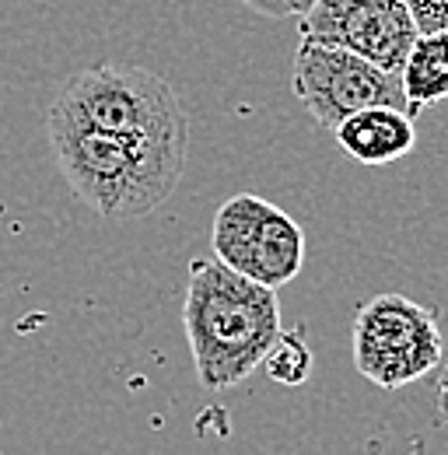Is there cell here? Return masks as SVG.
<instances>
[{
    "label": "cell",
    "instance_id": "1",
    "mask_svg": "<svg viewBox=\"0 0 448 455\" xmlns=\"http://www.w3.org/2000/svg\"><path fill=\"white\" fill-rule=\"evenodd\" d=\"M182 326L204 389L242 386L280 333L277 291L252 284L211 259H193Z\"/></svg>",
    "mask_w": 448,
    "mask_h": 455
},
{
    "label": "cell",
    "instance_id": "2",
    "mask_svg": "<svg viewBox=\"0 0 448 455\" xmlns=\"http://www.w3.org/2000/svg\"><path fill=\"white\" fill-rule=\"evenodd\" d=\"M46 126L67 186L109 221H133L158 211L186 169V148L144 144L56 116Z\"/></svg>",
    "mask_w": 448,
    "mask_h": 455
},
{
    "label": "cell",
    "instance_id": "3",
    "mask_svg": "<svg viewBox=\"0 0 448 455\" xmlns=\"http://www.w3.org/2000/svg\"><path fill=\"white\" fill-rule=\"evenodd\" d=\"M50 116L144 144L189 148V119L179 92L144 67L99 63L81 70L67 81Z\"/></svg>",
    "mask_w": 448,
    "mask_h": 455
},
{
    "label": "cell",
    "instance_id": "4",
    "mask_svg": "<svg viewBox=\"0 0 448 455\" xmlns=\"http://www.w3.org/2000/svg\"><path fill=\"white\" fill-rule=\"evenodd\" d=\"M354 368L379 389H403L438 368L445 340L438 315L406 294H375L354 312Z\"/></svg>",
    "mask_w": 448,
    "mask_h": 455
},
{
    "label": "cell",
    "instance_id": "5",
    "mask_svg": "<svg viewBox=\"0 0 448 455\" xmlns=\"http://www.w3.org/2000/svg\"><path fill=\"white\" fill-rule=\"evenodd\" d=\"M214 259L252 284L277 291L305 267V231L277 204L238 193L224 200L211 225Z\"/></svg>",
    "mask_w": 448,
    "mask_h": 455
},
{
    "label": "cell",
    "instance_id": "6",
    "mask_svg": "<svg viewBox=\"0 0 448 455\" xmlns=\"http://www.w3.org/2000/svg\"><path fill=\"white\" fill-rule=\"evenodd\" d=\"M291 92L305 106V113L326 130H336L347 116L364 109L406 113L399 74H386L347 50H330L316 43H298L291 67Z\"/></svg>",
    "mask_w": 448,
    "mask_h": 455
},
{
    "label": "cell",
    "instance_id": "7",
    "mask_svg": "<svg viewBox=\"0 0 448 455\" xmlns=\"http://www.w3.org/2000/svg\"><path fill=\"white\" fill-rule=\"evenodd\" d=\"M298 28L301 43L347 50L386 74L403 70V60L420 36L399 0H316L298 14Z\"/></svg>",
    "mask_w": 448,
    "mask_h": 455
},
{
    "label": "cell",
    "instance_id": "8",
    "mask_svg": "<svg viewBox=\"0 0 448 455\" xmlns=\"http://www.w3.org/2000/svg\"><path fill=\"white\" fill-rule=\"evenodd\" d=\"M343 155L357 165H389L413 151L417 126L403 109H364L347 116L333 130Z\"/></svg>",
    "mask_w": 448,
    "mask_h": 455
},
{
    "label": "cell",
    "instance_id": "9",
    "mask_svg": "<svg viewBox=\"0 0 448 455\" xmlns=\"http://www.w3.org/2000/svg\"><path fill=\"white\" fill-rule=\"evenodd\" d=\"M399 84H403V99H406V113L410 119L448 99V32L435 36H417V43L410 46V53L403 60L399 70Z\"/></svg>",
    "mask_w": 448,
    "mask_h": 455
},
{
    "label": "cell",
    "instance_id": "10",
    "mask_svg": "<svg viewBox=\"0 0 448 455\" xmlns=\"http://www.w3.org/2000/svg\"><path fill=\"white\" fill-rule=\"evenodd\" d=\"M260 364L270 375V382H277V386H287V389L305 386L316 368V354H312L305 330H280Z\"/></svg>",
    "mask_w": 448,
    "mask_h": 455
},
{
    "label": "cell",
    "instance_id": "11",
    "mask_svg": "<svg viewBox=\"0 0 448 455\" xmlns=\"http://www.w3.org/2000/svg\"><path fill=\"white\" fill-rule=\"evenodd\" d=\"M399 4L410 11L420 36L448 32V0H399Z\"/></svg>",
    "mask_w": 448,
    "mask_h": 455
},
{
    "label": "cell",
    "instance_id": "12",
    "mask_svg": "<svg viewBox=\"0 0 448 455\" xmlns=\"http://www.w3.org/2000/svg\"><path fill=\"white\" fill-rule=\"evenodd\" d=\"M438 379H435V406H438V417L448 424V354L438 361Z\"/></svg>",
    "mask_w": 448,
    "mask_h": 455
},
{
    "label": "cell",
    "instance_id": "13",
    "mask_svg": "<svg viewBox=\"0 0 448 455\" xmlns=\"http://www.w3.org/2000/svg\"><path fill=\"white\" fill-rule=\"evenodd\" d=\"M238 4L252 7V11L263 14V18H287V14H291V4H287V0H238Z\"/></svg>",
    "mask_w": 448,
    "mask_h": 455
},
{
    "label": "cell",
    "instance_id": "14",
    "mask_svg": "<svg viewBox=\"0 0 448 455\" xmlns=\"http://www.w3.org/2000/svg\"><path fill=\"white\" fill-rule=\"evenodd\" d=\"M287 4H291V14H305V11H308L316 0H287Z\"/></svg>",
    "mask_w": 448,
    "mask_h": 455
},
{
    "label": "cell",
    "instance_id": "15",
    "mask_svg": "<svg viewBox=\"0 0 448 455\" xmlns=\"http://www.w3.org/2000/svg\"><path fill=\"white\" fill-rule=\"evenodd\" d=\"M0 455H4V452H0Z\"/></svg>",
    "mask_w": 448,
    "mask_h": 455
}]
</instances>
